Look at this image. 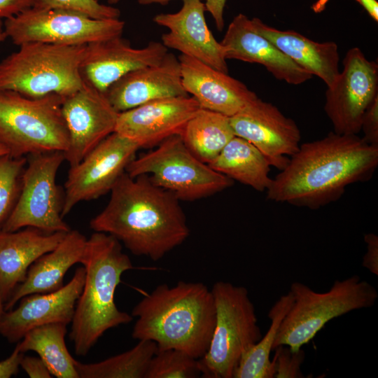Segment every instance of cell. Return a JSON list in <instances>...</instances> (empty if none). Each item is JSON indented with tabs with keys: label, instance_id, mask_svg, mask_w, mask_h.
Instances as JSON below:
<instances>
[{
	"label": "cell",
	"instance_id": "obj_1",
	"mask_svg": "<svg viewBox=\"0 0 378 378\" xmlns=\"http://www.w3.org/2000/svg\"><path fill=\"white\" fill-rule=\"evenodd\" d=\"M377 166L378 146L367 144L358 134L330 132L300 145L272 178L267 198L318 209L340 199L348 186L370 180Z\"/></svg>",
	"mask_w": 378,
	"mask_h": 378
},
{
	"label": "cell",
	"instance_id": "obj_2",
	"mask_svg": "<svg viewBox=\"0 0 378 378\" xmlns=\"http://www.w3.org/2000/svg\"><path fill=\"white\" fill-rule=\"evenodd\" d=\"M110 192L108 204L90 226L114 237L134 255L158 260L189 237L180 201L148 175L133 177L125 172Z\"/></svg>",
	"mask_w": 378,
	"mask_h": 378
},
{
	"label": "cell",
	"instance_id": "obj_3",
	"mask_svg": "<svg viewBox=\"0 0 378 378\" xmlns=\"http://www.w3.org/2000/svg\"><path fill=\"white\" fill-rule=\"evenodd\" d=\"M132 337L154 342L158 349H175L195 359L208 350L216 323L211 290L201 282L162 284L133 308Z\"/></svg>",
	"mask_w": 378,
	"mask_h": 378
},
{
	"label": "cell",
	"instance_id": "obj_4",
	"mask_svg": "<svg viewBox=\"0 0 378 378\" xmlns=\"http://www.w3.org/2000/svg\"><path fill=\"white\" fill-rule=\"evenodd\" d=\"M80 263L85 282L71 321L69 338L74 351L86 356L108 330L127 324L132 316L117 307L114 297L122 274L134 268L121 243L111 234L94 232L87 239Z\"/></svg>",
	"mask_w": 378,
	"mask_h": 378
},
{
	"label": "cell",
	"instance_id": "obj_5",
	"mask_svg": "<svg viewBox=\"0 0 378 378\" xmlns=\"http://www.w3.org/2000/svg\"><path fill=\"white\" fill-rule=\"evenodd\" d=\"M86 46L42 42L19 46L18 50L0 62V90L29 97L71 95L83 85L80 65Z\"/></svg>",
	"mask_w": 378,
	"mask_h": 378
},
{
	"label": "cell",
	"instance_id": "obj_6",
	"mask_svg": "<svg viewBox=\"0 0 378 378\" xmlns=\"http://www.w3.org/2000/svg\"><path fill=\"white\" fill-rule=\"evenodd\" d=\"M289 291L293 302L279 328L272 350L279 345L298 350L328 321L351 311L370 308L378 298L376 288L358 275L335 281L324 293L297 281Z\"/></svg>",
	"mask_w": 378,
	"mask_h": 378
},
{
	"label": "cell",
	"instance_id": "obj_7",
	"mask_svg": "<svg viewBox=\"0 0 378 378\" xmlns=\"http://www.w3.org/2000/svg\"><path fill=\"white\" fill-rule=\"evenodd\" d=\"M64 97H29L0 90V144L14 158L62 151L69 145L62 112Z\"/></svg>",
	"mask_w": 378,
	"mask_h": 378
},
{
	"label": "cell",
	"instance_id": "obj_8",
	"mask_svg": "<svg viewBox=\"0 0 378 378\" xmlns=\"http://www.w3.org/2000/svg\"><path fill=\"white\" fill-rule=\"evenodd\" d=\"M216 323L207 351L199 359L201 377L233 378L242 355L262 337L248 290L218 281L211 289Z\"/></svg>",
	"mask_w": 378,
	"mask_h": 378
},
{
	"label": "cell",
	"instance_id": "obj_9",
	"mask_svg": "<svg viewBox=\"0 0 378 378\" xmlns=\"http://www.w3.org/2000/svg\"><path fill=\"white\" fill-rule=\"evenodd\" d=\"M131 176H148L156 186L179 201H194L231 187L234 181L194 155L180 135L172 136L156 148L135 157L126 168Z\"/></svg>",
	"mask_w": 378,
	"mask_h": 378
},
{
	"label": "cell",
	"instance_id": "obj_10",
	"mask_svg": "<svg viewBox=\"0 0 378 378\" xmlns=\"http://www.w3.org/2000/svg\"><path fill=\"white\" fill-rule=\"evenodd\" d=\"M27 158L19 197L0 230L31 227L48 233L70 231L62 215L64 195L56 183L57 171L65 160L64 152L34 154Z\"/></svg>",
	"mask_w": 378,
	"mask_h": 378
},
{
	"label": "cell",
	"instance_id": "obj_11",
	"mask_svg": "<svg viewBox=\"0 0 378 378\" xmlns=\"http://www.w3.org/2000/svg\"><path fill=\"white\" fill-rule=\"evenodd\" d=\"M125 22L98 20L80 13L31 7L5 20L7 37L17 45L42 42L62 46L88 45L121 36Z\"/></svg>",
	"mask_w": 378,
	"mask_h": 378
},
{
	"label": "cell",
	"instance_id": "obj_12",
	"mask_svg": "<svg viewBox=\"0 0 378 378\" xmlns=\"http://www.w3.org/2000/svg\"><path fill=\"white\" fill-rule=\"evenodd\" d=\"M139 148L136 143L114 132L70 167L64 184L62 217L79 202L109 192Z\"/></svg>",
	"mask_w": 378,
	"mask_h": 378
},
{
	"label": "cell",
	"instance_id": "obj_13",
	"mask_svg": "<svg viewBox=\"0 0 378 378\" xmlns=\"http://www.w3.org/2000/svg\"><path fill=\"white\" fill-rule=\"evenodd\" d=\"M342 64V71L326 91L324 111L334 132L358 134L364 112L378 96V64L358 47L346 52Z\"/></svg>",
	"mask_w": 378,
	"mask_h": 378
},
{
	"label": "cell",
	"instance_id": "obj_14",
	"mask_svg": "<svg viewBox=\"0 0 378 378\" xmlns=\"http://www.w3.org/2000/svg\"><path fill=\"white\" fill-rule=\"evenodd\" d=\"M229 118L234 136L252 144L279 170L300 147L301 134L295 122L258 97Z\"/></svg>",
	"mask_w": 378,
	"mask_h": 378
},
{
	"label": "cell",
	"instance_id": "obj_15",
	"mask_svg": "<svg viewBox=\"0 0 378 378\" xmlns=\"http://www.w3.org/2000/svg\"><path fill=\"white\" fill-rule=\"evenodd\" d=\"M62 112L69 138L64 154L70 167L115 132L119 114L104 93L84 82L78 90L64 98Z\"/></svg>",
	"mask_w": 378,
	"mask_h": 378
},
{
	"label": "cell",
	"instance_id": "obj_16",
	"mask_svg": "<svg viewBox=\"0 0 378 378\" xmlns=\"http://www.w3.org/2000/svg\"><path fill=\"white\" fill-rule=\"evenodd\" d=\"M85 277L84 267H78L69 282L57 290L33 293L22 298L15 309L4 311L0 334L10 343H18L30 330L45 324L71 323Z\"/></svg>",
	"mask_w": 378,
	"mask_h": 378
},
{
	"label": "cell",
	"instance_id": "obj_17",
	"mask_svg": "<svg viewBox=\"0 0 378 378\" xmlns=\"http://www.w3.org/2000/svg\"><path fill=\"white\" fill-rule=\"evenodd\" d=\"M200 108L198 102L189 95L155 99L119 113L115 132L140 148H151L180 135Z\"/></svg>",
	"mask_w": 378,
	"mask_h": 378
},
{
	"label": "cell",
	"instance_id": "obj_18",
	"mask_svg": "<svg viewBox=\"0 0 378 378\" xmlns=\"http://www.w3.org/2000/svg\"><path fill=\"white\" fill-rule=\"evenodd\" d=\"M168 52L162 42L150 41L136 48L118 36L89 43L80 65L83 81L105 94L107 89L126 74L160 62Z\"/></svg>",
	"mask_w": 378,
	"mask_h": 378
},
{
	"label": "cell",
	"instance_id": "obj_19",
	"mask_svg": "<svg viewBox=\"0 0 378 378\" xmlns=\"http://www.w3.org/2000/svg\"><path fill=\"white\" fill-rule=\"evenodd\" d=\"M202 0H183L181 9L174 13H160L153 22L168 29L162 43L213 68L228 74L223 48L209 29Z\"/></svg>",
	"mask_w": 378,
	"mask_h": 378
},
{
	"label": "cell",
	"instance_id": "obj_20",
	"mask_svg": "<svg viewBox=\"0 0 378 378\" xmlns=\"http://www.w3.org/2000/svg\"><path fill=\"white\" fill-rule=\"evenodd\" d=\"M105 94L118 113L155 99L189 95L182 84L178 58L169 52L158 63L122 76Z\"/></svg>",
	"mask_w": 378,
	"mask_h": 378
},
{
	"label": "cell",
	"instance_id": "obj_21",
	"mask_svg": "<svg viewBox=\"0 0 378 378\" xmlns=\"http://www.w3.org/2000/svg\"><path fill=\"white\" fill-rule=\"evenodd\" d=\"M220 43L226 59L260 64L274 78L288 84L300 85L313 76L258 33L251 19L243 13L233 18Z\"/></svg>",
	"mask_w": 378,
	"mask_h": 378
},
{
	"label": "cell",
	"instance_id": "obj_22",
	"mask_svg": "<svg viewBox=\"0 0 378 378\" xmlns=\"http://www.w3.org/2000/svg\"><path fill=\"white\" fill-rule=\"evenodd\" d=\"M182 84L200 108L231 117L258 97L228 74L190 57H178Z\"/></svg>",
	"mask_w": 378,
	"mask_h": 378
},
{
	"label": "cell",
	"instance_id": "obj_23",
	"mask_svg": "<svg viewBox=\"0 0 378 378\" xmlns=\"http://www.w3.org/2000/svg\"><path fill=\"white\" fill-rule=\"evenodd\" d=\"M66 234L48 233L31 227L0 230V294L4 303L24 280L31 265L54 249Z\"/></svg>",
	"mask_w": 378,
	"mask_h": 378
},
{
	"label": "cell",
	"instance_id": "obj_24",
	"mask_svg": "<svg viewBox=\"0 0 378 378\" xmlns=\"http://www.w3.org/2000/svg\"><path fill=\"white\" fill-rule=\"evenodd\" d=\"M87 239L76 230H71L52 251L42 255L29 267L24 280L4 303V310L14 307L24 296L57 290L64 286L66 272L81 262Z\"/></svg>",
	"mask_w": 378,
	"mask_h": 378
},
{
	"label": "cell",
	"instance_id": "obj_25",
	"mask_svg": "<svg viewBox=\"0 0 378 378\" xmlns=\"http://www.w3.org/2000/svg\"><path fill=\"white\" fill-rule=\"evenodd\" d=\"M258 33L265 36L297 65L331 87L340 74L338 46L334 41L317 42L293 30H280L251 19Z\"/></svg>",
	"mask_w": 378,
	"mask_h": 378
},
{
	"label": "cell",
	"instance_id": "obj_26",
	"mask_svg": "<svg viewBox=\"0 0 378 378\" xmlns=\"http://www.w3.org/2000/svg\"><path fill=\"white\" fill-rule=\"evenodd\" d=\"M209 165L232 181L263 192L272 178L270 164L265 155L248 141L234 136Z\"/></svg>",
	"mask_w": 378,
	"mask_h": 378
},
{
	"label": "cell",
	"instance_id": "obj_27",
	"mask_svg": "<svg viewBox=\"0 0 378 378\" xmlns=\"http://www.w3.org/2000/svg\"><path fill=\"white\" fill-rule=\"evenodd\" d=\"M66 325L45 324L27 332L16 346L22 353L35 351L43 360L52 375L57 378H79L76 360L69 352L65 335Z\"/></svg>",
	"mask_w": 378,
	"mask_h": 378
},
{
	"label": "cell",
	"instance_id": "obj_28",
	"mask_svg": "<svg viewBox=\"0 0 378 378\" xmlns=\"http://www.w3.org/2000/svg\"><path fill=\"white\" fill-rule=\"evenodd\" d=\"M180 136L191 153L209 164L234 134L229 117L200 108L187 122Z\"/></svg>",
	"mask_w": 378,
	"mask_h": 378
},
{
	"label": "cell",
	"instance_id": "obj_29",
	"mask_svg": "<svg viewBox=\"0 0 378 378\" xmlns=\"http://www.w3.org/2000/svg\"><path fill=\"white\" fill-rule=\"evenodd\" d=\"M293 302L290 291L279 298L268 312L270 326L264 336L241 356L233 378H274V366L270 359L279 328Z\"/></svg>",
	"mask_w": 378,
	"mask_h": 378
},
{
	"label": "cell",
	"instance_id": "obj_30",
	"mask_svg": "<svg viewBox=\"0 0 378 378\" xmlns=\"http://www.w3.org/2000/svg\"><path fill=\"white\" fill-rule=\"evenodd\" d=\"M157 350L154 342L139 340L131 349L97 363L76 360V369L79 378H145Z\"/></svg>",
	"mask_w": 378,
	"mask_h": 378
},
{
	"label": "cell",
	"instance_id": "obj_31",
	"mask_svg": "<svg viewBox=\"0 0 378 378\" xmlns=\"http://www.w3.org/2000/svg\"><path fill=\"white\" fill-rule=\"evenodd\" d=\"M201 377L199 359L175 349H158L145 378H196Z\"/></svg>",
	"mask_w": 378,
	"mask_h": 378
},
{
	"label": "cell",
	"instance_id": "obj_32",
	"mask_svg": "<svg viewBox=\"0 0 378 378\" xmlns=\"http://www.w3.org/2000/svg\"><path fill=\"white\" fill-rule=\"evenodd\" d=\"M27 157L0 156V226L12 211L19 197Z\"/></svg>",
	"mask_w": 378,
	"mask_h": 378
},
{
	"label": "cell",
	"instance_id": "obj_33",
	"mask_svg": "<svg viewBox=\"0 0 378 378\" xmlns=\"http://www.w3.org/2000/svg\"><path fill=\"white\" fill-rule=\"evenodd\" d=\"M31 7L75 11L98 20L119 18L120 11L98 0H30Z\"/></svg>",
	"mask_w": 378,
	"mask_h": 378
},
{
	"label": "cell",
	"instance_id": "obj_34",
	"mask_svg": "<svg viewBox=\"0 0 378 378\" xmlns=\"http://www.w3.org/2000/svg\"><path fill=\"white\" fill-rule=\"evenodd\" d=\"M275 355L272 359L274 366L275 378H302L304 377L301 371L305 354L302 349L292 350L288 346L279 345Z\"/></svg>",
	"mask_w": 378,
	"mask_h": 378
},
{
	"label": "cell",
	"instance_id": "obj_35",
	"mask_svg": "<svg viewBox=\"0 0 378 378\" xmlns=\"http://www.w3.org/2000/svg\"><path fill=\"white\" fill-rule=\"evenodd\" d=\"M362 139L368 144L378 146V96L364 112L360 124Z\"/></svg>",
	"mask_w": 378,
	"mask_h": 378
},
{
	"label": "cell",
	"instance_id": "obj_36",
	"mask_svg": "<svg viewBox=\"0 0 378 378\" xmlns=\"http://www.w3.org/2000/svg\"><path fill=\"white\" fill-rule=\"evenodd\" d=\"M367 251L363 258L362 265L374 275H378V236L374 233L364 235Z\"/></svg>",
	"mask_w": 378,
	"mask_h": 378
},
{
	"label": "cell",
	"instance_id": "obj_37",
	"mask_svg": "<svg viewBox=\"0 0 378 378\" xmlns=\"http://www.w3.org/2000/svg\"><path fill=\"white\" fill-rule=\"evenodd\" d=\"M20 367L31 378L52 377L50 370L39 356L24 355L20 362Z\"/></svg>",
	"mask_w": 378,
	"mask_h": 378
},
{
	"label": "cell",
	"instance_id": "obj_38",
	"mask_svg": "<svg viewBox=\"0 0 378 378\" xmlns=\"http://www.w3.org/2000/svg\"><path fill=\"white\" fill-rule=\"evenodd\" d=\"M24 355V353L20 352L15 346L12 354L4 360L0 361V378H10L16 375Z\"/></svg>",
	"mask_w": 378,
	"mask_h": 378
},
{
	"label": "cell",
	"instance_id": "obj_39",
	"mask_svg": "<svg viewBox=\"0 0 378 378\" xmlns=\"http://www.w3.org/2000/svg\"><path fill=\"white\" fill-rule=\"evenodd\" d=\"M31 7L30 0H0V20L15 16Z\"/></svg>",
	"mask_w": 378,
	"mask_h": 378
},
{
	"label": "cell",
	"instance_id": "obj_40",
	"mask_svg": "<svg viewBox=\"0 0 378 378\" xmlns=\"http://www.w3.org/2000/svg\"><path fill=\"white\" fill-rule=\"evenodd\" d=\"M226 0H204L206 11L212 16L217 29L221 31L225 25L223 18Z\"/></svg>",
	"mask_w": 378,
	"mask_h": 378
},
{
	"label": "cell",
	"instance_id": "obj_41",
	"mask_svg": "<svg viewBox=\"0 0 378 378\" xmlns=\"http://www.w3.org/2000/svg\"><path fill=\"white\" fill-rule=\"evenodd\" d=\"M366 10L369 16L378 22V1L377 0H356Z\"/></svg>",
	"mask_w": 378,
	"mask_h": 378
},
{
	"label": "cell",
	"instance_id": "obj_42",
	"mask_svg": "<svg viewBox=\"0 0 378 378\" xmlns=\"http://www.w3.org/2000/svg\"><path fill=\"white\" fill-rule=\"evenodd\" d=\"M328 1L329 0H317L312 5L311 8L315 13H321L326 9Z\"/></svg>",
	"mask_w": 378,
	"mask_h": 378
},
{
	"label": "cell",
	"instance_id": "obj_43",
	"mask_svg": "<svg viewBox=\"0 0 378 378\" xmlns=\"http://www.w3.org/2000/svg\"><path fill=\"white\" fill-rule=\"evenodd\" d=\"M139 4L142 5H149L152 4H159L161 5H166L172 0H137ZM204 1V0H202Z\"/></svg>",
	"mask_w": 378,
	"mask_h": 378
},
{
	"label": "cell",
	"instance_id": "obj_44",
	"mask_svg": "<svg viewBox=\"0 0 378 378\" xmlns=\"http://www.w3.org/2000/svg\"><path fill=\"white\" fill-rule=\"evenodd\" d=\"M6 38H7V36L4 31L2 21L1 20H0V43L3 42Z\"/></svg>",
	"mask_w": 378,
	"mask_h": 378
},
{
	"label": "cell",
	"instance_id": "obj_45",
	"mask_svg": "<svg viewBox=\"0 0 378 378\" xmlns=\"http://www.w3.org/2000/svg\"><path fill=\"white\" fill-rule=\"evenodd\" d=\"M4 304V302L3 301L1 295L0 294V323H1V321L3 314H4V311H5Z\"/></svg>",
	"mask_w": 378,
	"mask_h": 378
},
{
	"label": "cell",
	"instance_id": "obj_46",
	"mask_svg": "<svg viewBox=\"0 0 378 378\" xmlns=\"http://www.w3.org/2000/svg\"><path fill=\"white\" fill-rule=\"evenodd\" d=\"M6 154H8V150L0 144V156Z\"/></svg>",
	"mask_w": 378,
	"mask_h": 378
},
{
	"label": "cell",
	"instance_id": "obj_47",
	"mask_svg": "<svg viewBox=\"0 0 378 378\" xmlns=\"http://www.w3.org/2000/svg\"><path fill=\"white\" fill-rule=\"evenodd\" d=\"M108 4H117L120 0H106Z\"/></svg>",
	"mask_w": 378,
	"mask_h": 378
}]
</instances>
